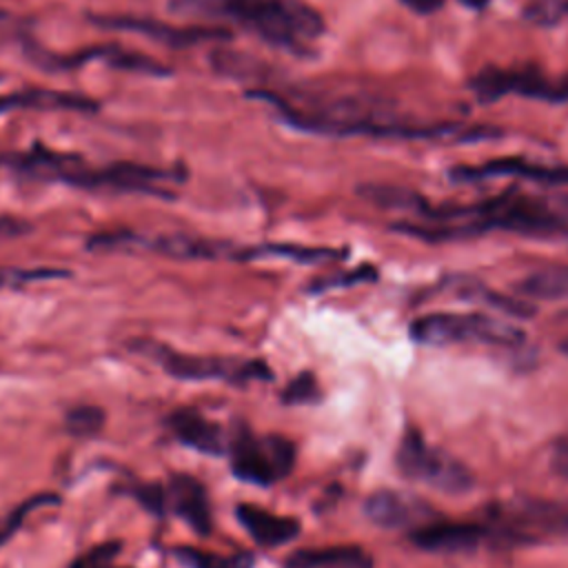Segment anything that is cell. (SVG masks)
Segmentation results:
<instances>
[{
    "instance_id": "cell-15",
    "label": "cell",
    "mask_w": 568,
    "mask_h": 568,
    "mask_svg": "<svg viewBox=\"0 0 568 568\" xmlns=\"http://www.w3.org/2000/svg\"><path fill=\"white\" fill-rule=\"evenodd\" d=\"M235 517L251 539L262 548H277L293 541L300 535V521L293 517L273 515L253 504H240Z\"/></svg>"
},
{
    "instance_id": "cell-19",
    "label": "cell",
    "mask_w": 568,
    "mask_h": 568,
    "mask_svg": "<svg viewBox=\"0 0 568 568\" xmlns=\"http://www.w3.org/2000/svg\"><path fill=\"white\" fill-rule=\"evenodd\" d=\"M517 291L535 300H568V264H550L526 275Z\"/></svg>"
},
{
    "instance_id": "cell-26",
    "label": "cell",
    "mask_w": 568,
    "mask_h": 568,
    "mask_svg": "<svg viewBox=\"0 0 568 568\" xmlns=\"http://www.w3.org/2000/svg\"><path fill=\"white\" fill-rule=\"evenodd\" d=\"M133 495L153 515L162 517L169 510L166 508V488H162L160 484H142L133 490Z\"/></svg>"
},
{
    "instance_id": "cell-18",
    "label": "cell",
    "mask_w": 568,
    "mask_h": 568,
    "mask_svg": "<svg viewBox=\"0 0 568 568\" xmlns=\"http://www.w3.org/2000/svg\"><path fill=\"white\" fill-rule=\"evenodd\" d=\"M357 193L366 202H371L379 209H388V211H404V213H413V215H422V217H426V213L430 211V204L426 202V197L408 186L359 184Z\"/></svg>"
},
{
    "instance_id": "cell-5",
    "label": "cell",
    "mask_w": 568,
    "mask_h": 568,
    "mask_svg": "<svg viewBox=\"0 0 568 568\" xmlns=\"http://www.w3.org/2000/svg\"><path fill=\"white\" fill-rule=\"evenodd\" d=\"M395 464L406 479L448 495H459L473 488V473L455 455L426 442L417 428L404 430Z\"/></svg>"
},
{
    "instance_id": "cell-22",
    "label": "cell",
    "mask_w": 568,
    "mask_h": 568,
    "mask_svg": "<svg viewBox=\"0 0 568 568\" xmlns=\"http://www.w3.org/2000/svg\"><path fill=\"white\" fill-rule=\"evenodd\" d=\"M67 430L78 437H93L102 430L104 413L98 406H78L67 413Z\"/></svg>"
},
{
    "instance_id": "cell-16",
    "label": "cell",
    "mask_w": 568,
    "mask_h": 568,
    "mask_svg": "<svg viewBox=\"0 0 568 568\" xmlns=\"http://www.w3.org/2000/svg\"><path fill=\"white\" fill-rule=\"evenodd\" d=\"M371 555L359 546H324L295 550L284 568H371Z\"/></svg>"
},
{
    "instance_id": "cell-33",
    "label": "cell",
    "mask_w": 568,
    "mask_h": 568,
    "mask_svg": "<svg viewBox=\"0 0 568 568\" xmlns=\"http://www.w3.org/2000/svg\"><path fill=\"white\" fill-rule=\"evenodd\" d=\"M4 541V530H2V526H0V544Z\"/></svg>"
},
{
    "instance_id": "cell-11",
    "label": "cell",
    "mask_w": 568,
    "mask_h": 568,
    "mask_svg": "<svg viewBox=\"0 0 568 568\" xmlns=\"http://www.w3.org/2000/svg\"><path fill=\"white\" fill-rule=\"evenodd\" d=\"M408 539L413 546L428 552H470L484 541H490V530L486 524L448 521L437 517L419 528H413Z\"/></svg>"
},
{
    "instance_id": "cell-3",
    "label": "cell",
    "mask_w": 568,
    "mask_h": 568,
    "mask_svg": "<svg viewBox=\"0 0 568 568\" xmlns=\"http://www.w3.org/2000/svg\"><path fill=\"white\" fill-rule=\"evenodd\" d=\"M55 182H64L75 189L89 191H115V193H144L158 197H173L166 184L178 182V171H164L135 162H115L109 166H91L80 155L69 153L64 164L53 173Z\"/></svg>"
},
{
    "instance_id": "cell-10",
    "label": "cell",
    "mask_w": 568,
    "mask_h": 568,
    "mask_svg": "<svg viewBox=\"0 0 568 568\" xmlns=\"http://www.w3.org/2000/svg\"><path fill=\"white\" fill-rule=\"evenodd\" d=\"M366 517L379 528H419L433 519L437 513L433 506L404 490H377L364 501Z\"/></svg>"
},
{
    "instance_id": "cell-12",
    "label": "cell",
    "mask_w": 568,
    "mask_h": 568,
    "mask_svg": "<svg viewBox=\"0 0 568 568\" xmlns=\"http://www.w3.org/2000/svg\"><path fill=\"white\" fill-rule=\"evenodd\" d=\"M526 178L532 182L544 184H568V166H544V164H530L526 160L515 158H501L490 160L475 166H457L450 171L453 180L470 182V180H486V178Z\"/></svg>"
},
{
    "instance_id": "cell-9",
    "label": "cell",
    "mask_w": 568,
    "mask_h": 568,
    "mask_svg": "<svg viewBox=\"0 0 568 568\" xmlns=\"http://www.w3.org/2000/svg\"><path fill=\"white\" fill-rule=\"evenodd\" d=\"M93 22H98L104 29H122L142 33L146 38H153L166 47H191L200 42H215V40H229L231 31L222 27H173L160 20L151 18H133V16H91Z\"/></svg>"
},
{
    "instance_id": "cell-7",
    "label": "cell",
    "mask_w": 568,
    "mask_h": 568,
    "mask_svg": "<svg viewBox=\"0 0 568 568\" xmlns=\"http://www.w3.org/2000/svg\"><path fill=\"white\" fill-rule=\"evenodd\" d=\"M231 473L246 484L271 486L295 466V446L282 435H253L240 426L226 446Z\"/></svg>"
},
{
    "instance_id": "cell-17",
    "label": "cell",
    "mask_w": 568,
    "mask_h": 568,
    "mask_svg": "<svg viewBox=\"0 0 568 568\" xmlns=\"http://www.w3.org/2000/svg\"><path fill=\"white\" fill-rule=\"evenodd\" d=\"M13 109H71V111H95L98 102L67 91H51V89H27L16 93L0 95V113Z\"/></svg>"
},
{
    "instance_id": "cell-2",
    "label": "cell",
    "mask_w": 568,
    "mask_h": 568,
    "mask_svg": "<svg viewBox=\"0 0 568 568\" xmlns=\"http://www.w3.org/2000/svg\"><path fill=\"white\" fill-rule=\"evenodd\" d=\"M413 342L426 346L484 344L499 348H517L526 342V333L515 324L484 313H428L410 322Z\"/></svg>"
},
{
    "instance_id": "cell-14",
    "label": "cell",
    "mask_w": 568,
    "mask_h": 568,
    "mask_svg": "<svg viewBox=\"0 0 568 568\" xmlns=\"http://www.w3.org/2000/svg\"><path fill=\"white\" fill-rule=\"evenodd\" d=\"M166 508H171L197 535L211 532V506L204 486L191 475H173L166 486Z\"/></svg>"
},
{
    "instance_id": "cell-23",
    "label": "cell",
    "mask_w": 568,
    "mask_h": 568,
    "mask_svg": "<svg viewBox=\"0 0 568 568\" xmlns=\"http://www.w3.org/2000/svg\"><path fill=\"white\" fill-rule=\"evenodd\" d=\"M320 397H322V390H320L313 373H300L282 393V402L291 404V406L315 404V402H320Z\"/></svg>"
},
{
    "instance_id": "cell-24",
    "label": "cell",
    "mask_w": 568,
    "mask_h": 568,
    "mask_svg": "<svg viewBox=\"0 0 568 568\" xmlns=\"http://www.w3.org/2000/svg\"><path fill=\"white\" fill-rule=\"evenodd\" d=\"M122 544L115 541H102L98 546H93L91 550H87L84 555H80L69 568H113V561L120 552Z\"/></svg>"
},
{
    "instance_id": "cell-20",
    "label": "cell",
    "mask_w": 568,
    "mask_h": 568,
    "mask_svg": "<svg viewBox=\"0 0 568 568\" xmlns=\"http://www.w3.org/2000/svg\"><path fill=\"white\" fill-rule=\"evenodd\" d=\"M173 555L184 568H253L255 564V557L251 552L215 555L200 548H175Z\"/></svg>"
},
{
    "instance_id": "cell-8",
    "label": "cell",
    "mask_w": 568,
    "mask_h": 568,
    "mask_svg": "<svg viewBox=\"0 0 568 568\" xmlns=\"http://www.w3.org/2000/svg\"><path fill=\"white\" fill-rule=\"evenodd\" d=\"M468 87L481 102H495L510 93L546 102L568 100V75L552 80L537 67H486L473 75Z\"/></svg>"
},
{
    "instance_id": "cell-27",
    "label": "cell",
    "mask_w": 568,
    "mask_h": 568,
    "mask_svg": "<svg viewBox=\"0 0 568 568\" xmlns=\"http://www.w3.org/2000/svg\"><path fill=\"white\" fill-rule=\"evenodd\" d=\"M375 268L373 266H362L357 271H351L346 273V277H339V280H324L320 284H315L313 288H328V286H344V284H355V282H362V280H375Z\"/></svg>"
},
{
    "instance_id": "cell-13",
    "label": "cell",
    "mask_w": 568,
    "mask_h": 568,
    "mask_svg": "<svg viewBox=\"0 0 568 568\" xmlns=\"http://www.w3.org/2000/svg\"><path fill=\"white\" fill-rule=\"evenodd\" d=\"M166 426L175 435V439L182 442L186 448H193L211 457H220L226 453L229 442L224 439L222 428L193 408L173 410L166 419Z\"/></svg>"
},
{
    "instance_id": "cell-31",
    "label": "cell",
    "mask_w": 568,
    "mask_h": 568,
    "mask_svg": "<svg viewBox=\"0 0 568 568\" xmlns=\"http://www.w3.org/2000/svg\"><path fill=\"white\" fill-rule=\"evenodd\" d=\"M464 7H468V9H481V7H486L488 4V0H459Z\"/></svg>"
},
{
    "instance_id": "cell-29",
    "label": "cell",
    "mask_w": 568,
    "mask_h": 568,
    "mask_svg": "<svg viewBox=\"0 0 568 568\" xmlns=\"http://www.w3.org/2000/svg\"><path fill=\"white\" fill-rule=\"evenodd\" d=\"M404 7H408L410 11L419 13V16H428L435 13L444 7V0H399Z\"/></svg>"
},
{
    "instance_id": "cell-6",
    "label": "cell",
    "mask_w": 568,
    "mask_h": 568,
    "mask_svg": "<svg viewBox=\"0 0 568 568\" xmlns=\"http://www.w3.org/2000/svg\"><path fill=\"white\" fill-rule=\"evenodd\" d=\"M131 348L155 359L171 377L186 379V382L222 379L231 384H246L251 379H271L268 366L257 359L244 362V359H231V357L189 355L151 339H135L131 342Z\"/></svg>"
},
{
    "instance_id": "cell-25",
    "label": "cell",
    "mask_w": 568,
    "mask_h": 568,
    "mask_svg": "<svg viewBox=\"0 0 568 568\" xmlns=\"http://www.w3.org/2000/svg\"><path fill=\"white\" fill-rule=\"evenodd\" d=\"M67 271L55 268H0V288L16 286L33 280H51V277H67Z\"/></svg>"
},
{
    "instance_id": "cell-32",
    "label": "cell",
    "mask_w": 568,
    "mask_h": 568,
    "mask_svg": "<svg viewBox=\"0 0 568 568\" xmlns=\"http://www.w3.org/2000/svg\"><path fill=\"white\" fill-rule=\"evenodd\" d=\"M559 348H561V351L568 355V337H566V339L559 344Z\"/></svg>"
},
{
    "instance_id": "cell-1",
    "label": "cell",
    "mask_w": 568,
    "mask_h": 568,
    "mask_svg": "<svg viewBox=\"0 0 568 568\" xmlns=\"http://www.w3.org/2000/svg\"><path fill=\"white\" fill-rule=\"evenodd\" d=\"M175 7L237 22L293 55H311V42L324 33L322 16L300 0H175Z\"/></svg>"
},
{
    "instance_id": "cell-21",
    "label": "cell",
    "mask_w": 568,
    "mask_h": 568,
    "mask_svg": "<svg viewBox=\"0 0 568 568\" xmlns=\"http://www.w3.org/2000/svg\"><path fill=\"white\" fill-rule=\"evenodd\" d=\"M459 293H464L466 297H473V300H481V302L490 304L493 308H497L501 313H508V315H515V317H530L532 315V306L528 302H521L513 295L490 291V288L481 286L479 282H464Z\"/></svg>"
},
{
    "instance_id": "cell-30",
    "label": "cell",
    "mask_w": 568,
    "mask_h": 568,
    "mask_svg": "<svg viewBox=\"0 0 568 568\" xmlns=\"http://www.w3.org/2000/svg\"><path fill=\"white\" fill-rule=\"evenodd\" d=\"M31 226L22 220H13V217H0V237H16L20 233H27Z\"/></svg>"
},
{
    "instance_id": "cell-28",
    "label": "cell",
    "mask_w": 568,
    "mask_h": 568,
    "mask_svg": "<svg viewBox=\"0 0 568 568\" xmlns=\"http://www.w3.org/2000/svg\"><path fill=\"white\" fill-rule=\"evenodd\" d=\"M550 464H552L555 473H559L561 477L568 479V437H561L555 442Z\"/></svg>"
},
{
    "instance_id": "cell-4",
    "label": "cell",
    "mask_w": 568,
    "mask_h": 568,
    "mask_svg": "<svg viewBox=\"0 0 568 568\" xmlns=\"http://www.w3.org/2000/svg\"><path fill=\"white\" fill-rule=\"evenodd\" d=\"M484 524L495 544H532L546 537L568 535V504L521 497L490 506Z\"/></svg>"
}]
</instances>
